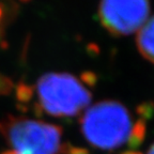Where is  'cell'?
<instances>
[{"label": "cell", "mask_w": 154, "mask_h": 154, "mask_svg": "<svg viewBox=\"0 0 154 154\" xmlns=\"http://www.w3.org/2000/svg\"><path fill=\"white\" fill-rule=\"evenodd\" d=\"M137 45L140 53L148 60L154 62V16L148 19L140 28L137 36Z\"/></svg>", "instance_id": "5"}, {"label": "cell", "mask_w": 154, "mask_h": 154, "mask_svg": "<svg viewBox=\"0 0 154 154\" xmlns=\"http://www.w3.org/2000/svg\"><path fill=\"white\" fill-rule=\"evenodd\" d=\"M3 31H2V26L0 25V42H1V35H2Z\"/></svg>", "instance_id": "9"}, {"label": "cell", "mask_w": 154, "mask_h": 154, "mask_svg": "<svg viewBox=\"0 0 154 154\" xmlns=\"http://www.w3.org/2000/svg\"><path fill=\"white\" fill-rule=\"evenodd\" d=\"M14 89L12 79L0 73V95H9Z\"/></svg>", "instance_id": "7"}, {"label": "cell", "mask_w": 154, "mask_h": 154, "mask_svg": "<svg viewBox=\"0 0 154 154\" xmlns=\"http://www.w3.org/2000/svg\"><path fill=\"white\" fill-rule=\"evenodd\" d=\"M0 133L13 154H62V128L53 123L8 115Z\"/></svg>", "instance_id": "3"}, {"label": "cell", "mask_w": 154, "mask_h": 154, "mask_svg": "<svg viewBox=\"0 0 154 154\" xmlns=\"http://www.w3.org/2000/svg\"><path fill=\"white\" fill-rule=\"evenodd\" d=\"M15 94H16L15 96L17 101V107L25 111L27 110L26 105L31 102L34 95V87L24 82H20L15 87Z\"/></svg>", "instance_id": "6"}, {"label": "cell", "mask_w": 154, "mask_h": 154, "mask_svg": "<svg viewBox=\"0 0 154 154\" xmlns=\"http://www.w3.org/2000/svg\"><path fill=\"white\" fill-rule=\"evenodd\" d=\"M36 115L46 112L57 118H72L88 108L91 93L84 82L67 73H46L35 87Z\"/></svg>", "instance_id": "2"}, {"label": "cell", "mask_w": 154, "mask_h": 154, "mask_svg": "<svg viewBox=\"0 0 154 154\" xmlns=\"http://www.w3.org/2000/svg\"><path fill=\"white\" fill-rule=\"evenodd\" d=\"M99 13L103 26L113 34H131L147 23L149 0H102Z\"/></svg>", "instance_id": "4"}, {"label": "cell", "mask_w": 154, "mask_h": 154, "mask_svg": "<svg viewBox=\"0 0 154 154\" xmlns=\"http://www.w3.org/2000/svg\"><path fill=\"white\" fill-rule=\"evenodd\" d=\"M19 1H22V2H29L30 0H19Z\"/></svg>", "instance_id": "10"}, {"label": "cell", "mask_w": 154, "mask_h": 154, "mask_svg": "<svg viewBox=\"0 0 154 154\" xmlns=\"http://www.w3.org/2000/svg\"><path fill=\"white\" fill-rule=\"evenodd\" d=\"M80 128L87 141L101 150H116L125 144L138 147L146 134L142 120L135 122L125 106L112 101L100 102L87 108L80 119Z\"/></svg>", "instance_id": "1"}, {"label": "cell", "mask_w": 154, "mask_h": 154, "mask_svg": "<svg viewBox=\"0 0 154 154\" xmlns=\"http://www.w3.org/2000/svg\"><path fill=\"white\" fill-rule=\"evenodd\" d=\"M147 154H154V143L152 144L151 147L149 148V150H148Z\"/></svg>", "instance_id": "8"}]
</instances>
